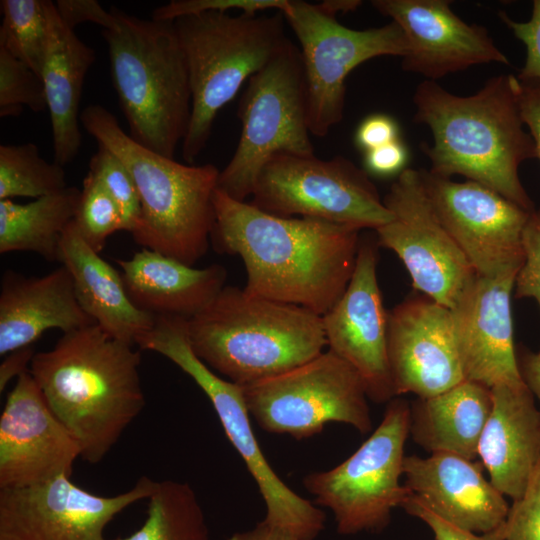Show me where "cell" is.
<instances>
[{"instance_id":"6da1fadb","label":"cell","mask_w":540,"mask_h":540,"mask_svg":"<svg viewBox=\"0 0 540 540\" xmlns=\"http://www.w3.org/2000/svg\"><path fill=\"white\" fill-rule=\"evenodd\" d=\"M214 207L211 241L218 252L242 259L247 292L320 316L342 296L354 272L359 230L269 214L218 188Z\"/></svg>"},{"instance_id":"7a4b0ae2","label":"cell","mask_w":540,"mask_h":540,"mask_svg":"<svg viewBox=\"0 0 540 540\" xmlns=\"http://www.w3.org/2000/svg\"><path fill=\"white\" fill-rule=\"evenodd\" d=\"M518 84L517 76L501 74L475 94L462 97L436 81L424 80L413 96L414 121L432 132L433 144H421L432 173L464 176L532 212L534 205L520 181L519 167L537 158V151L524 128Z\"/></svg>"},{"instance_id":"3957f363","label":"cell","mask_w":540,"mask_h":540,"mask_svg":"<svg viewBox=\"0 0 540 540\" xmlns=\"http://www.w3.org/2000/svg\"><path fill=\"white\" fill-rule=\"evenodd\" d=\"M140 363L139 350L97 324L63 333L53 348L35 353L29 371L86 462L102 461L143 410Z\"/></svg>"},{"instance_id":"277c9868","label":"cell","mask_w":540,"mask_h":540,"mask_svg":"<svg viewBox=\"0 0 540 540\" xmlns=\"http://www.w3.org/2000/svg\"><path fill=\"white\" fill-rule=\"evenodd\" d=\"M80 122L122 161L135 183L141 216L131 233L134 241L194 266L207 253L215 224L218 168L183 164L142 146L102 105L84 108Z\"/></svg>"},{"instance_id":"5b68a950","label":"cell","mask_w":540,"mask_h":540,"mask_svg":"<svg viewBox=\"0 0 540 540\" xmlns=\"http://www.w3.org/2000/svg\"><path fill=\"white\" fill-rule=\"evenodd\" d=\"M187 334L194 353L239 386L295 369L327 346L322 316L227 285L187 320Z\"/></svg>"},{"instance_id":"8992f818","label":"cell","mask_w":540,"mask_h":540,"mask_svg":"<svg viewBox=\"0 0 540 540\" xmlns=\"http://www.w3.org/2000/svg\"><path fill=\"white\" fill-rule=\"evenodd\" d=\"M102 29L110 72L129 135L174 158L192 111L185 56L172 20L143 19L111 7Z\"/></svg>"},{"instance_id":"52a82bcc","label":"cell","mask_w":540,"mask_h":540,"mask_svg":"<svg viewBox=\"0 0 540 540\" xmlns=\"http://www.w3.org/2000/svg\"><path fill=\"white\" fill-rule=\"evenodd\" d=\"M284 15L206 11L173 20L182 47L192 111L182 157L193 164L205 149L214 120L246 79L263 69L289 41Z\"/></svg>"},{"instance_id":"ba28073f","label":"cell","mask_w":540,"mask_h":540,"mask_svg":"<svg viewBox=\"0 0 540 540\" xmlns=\"http://www.w3.org/2000/svg\"><path fill=\"white\" fill-rule=\"evenodd\" d=\"M238 117L239 142L219 173L217 188L235 200L245 201L271 157L279 153L314 154L301 54L290 40L249 78Z\"/></svg>"},{"instance_id":"9c48e42d","label":"cell","mask_w":540,"mask_h":540,"mask_svg":"<svg viewBox=\"0 0 540 540\" xmlns=\"http://www.w3.org/2000/svg\"><path fill=\"white\" fill-rule=\"evenodd\" d=\"M409 435L410 405L395 397L378 427L351 456L330 470L303 478L305 489L315 496L314 504L334 514L339 534L382 531L392 511L411 495L400 483Z\"/></svg>"},{"instance_id":"30bf717a","label":"cell","mask_w":540,"mask_h":540,"mask_svg":"<svg viewBox=\"0 0 540 540\" xmlns=\"http://www.w3.org/2000/svg\"><path fill=\"white\" fill-rule=\"evenodd\" d=\"M145 347L172 361L209 398L228 440L258 486L266 506L264 520L289 531L298 540H315L325 527V513L275 473L253 431L242 387L220 377L194 353L186 321L159 322L147 337Z\"/></svg>"},{"instance_id":"8fae6325","label":"cell","mask_w":540,"mask_h":540,"mask_svg":"<svg viewBox=\"0 0 540 540\" xmlns=\"http://www.w3.org/2000/svg\"><path fill=\"white\" fill-rule=\"evenodd\" d=\"M252 205L280 217H309L357 230H376L393 214L368 173L336 156L279 153L261 169Z\"/></svg>"},{"instance_id":"7c38bea8","label":"cell","mask_w":540,"mask_h":540,"mask_svg":"<svg viewBox=\"0 0 540 540\" xmlns=\"http://www.w3.org/2000/svg\"><path fill=\"white\" fill-rule=\"evenodd\" d=\"M241 387L250 416L269 433L302 440L330 422L351 425L361 434L372 429L361 376L329 349L286 373Z\"/></svg>"},{"instance_id":"4fadbf2b","label":"cell","mask_w":540,"mask_h":540,"mask_svg":"<svg viewBox=\"0 0 540 540\" xmlns=\"http://www.w3.org/2000/svg\"><path fill=\"white\" fill-rule=\"evenodd\" d=\"M295 33L302 59L310 133L326 136L343 118L345 79L359 64L378 56L404 57L408 43L394 21L356 30L340 24L319 4L290 0L282 13Z\"/></svg>"},{"instance_id":"5bb4252c","label":"cell","mask_w":540,"mask_h":540,"mask_svg":"<svg viewBox=\"0 0 540 540\" xmlns=\"http://www.w3.org/2000/svg\"><path fill=\"white\" fill-rule=\"evenodd\" d=\"M383 202L393 220L375 230L377 244L400 258L416 290L452 310L476 273L434 209L419 171L404 169Z\"/></svg>"},{"instance_id":"9a60e30c","label":"cell","mask_w":540,"mask_h":540,"mask_svg":"<svg viewBox=\"0 0 540 540\" xmlns=\"http://www.w3.org/2000/svg\"><path fill=\"white\" fill-rule=\"evenodd\" d=\"M155 484L143 476L123 493L102 496L60 475L31 486L0 489V540H107L109 522L148 499Z\"/></svg>"},{"instance_id":"2e32d148","label":"cell","mask_w":540,"mask_h":540,"mask_svg":"<svg viewBox=\"0 0 540 540\" xmlns=\"http://www.w3.org/2000/svg\"><path fill=\"white\" fill-rule=\"evenodd\" d=\"M419 173L434 209L477 275L519 271L531 212L477 182H455L425 169Z\"/></svg>"},{"instance_id":"e0dca14e","label":"cell","mask_w":540,"mask_h":540,"mask_svg":"<svg viewBox=\"0 0 540 540\" xmlns=\"http://www.w3.org/2000/svg\"><path fill=\"white\" fill-rule=\"evenodd\" d=\"M377 241L361 240L352 277L322 315L327 347L361 376L376 403L396 397L387 353L388 312L377 278Z\"/></svg>"},{"instance_id":"ac0fdd59","label":"cell","mask_w":540,"mask_h":540,"mask_svg":"<svg viewBox=\"0 0 540 540\" xmlns=\"http://www.w3.org/2000/svg\"><path fill=\"white\" fill-rule=\"evenodd\" d=\"M387 353L396 397L428 398L466 380L452 310L425 295L388 312Z\"/></svg>"},{"instance_id":"d6986e66","label":"cell","mask_w":540,"mask_h":540,"mask_svg":"<svg viewBox=\"0 0 540 540\" xmlns=\"http://www.w3.org/2000/svg\"><path fill=\"white\" fill-rule=\"evenodd\" d=\"M80 447L53 413L30 371L8 393L0 416V489L71 476Z\"/></svg>"},{"instance_id":"ffe728a7","label":"cell","mask_w":540,"mask_h":540,"mask_svg":"<svg viewBox=\"0 0 540 540\" xmlns=\"http://www.w3.org/2000/svg\"><path fill=\"white\" fill-rule=\"evenodd\" d=\"M446 0H374L372 6L403 30L408 52L402 68L435 81L470 66L509 65L484 26L459 18Z\"/></svg>"},{"instance_id":"44dd1931","label":"cell","mask_w":540,"mask_h":540,"mask_svg":"<svg viewBox=\"0 0 540 540\" xmlns=\"http://www.w3.org/2000/svg\"><path fill=\"white\" fill-rule=\"evenodd\" d=\"M517 273L476 274L452 309L465 378L488 388L525 384L514 346L511 306Z\"/></svg>"},{"instance_id":"7402d4cb","label":"cell","mask_w":540,"mask_h":540,"mask_svg":"<svg viewBox=\"0 0 540 540\" xmlns=\"http://www.w3.org/2000/svg\"><path fill=\"white\" fill-rule=\"evenodd\" d=\"M483 465L455 454L406 456L404 485L448 523L474 533H488L505 521V496L483 475Z\"/></svg>"},{"instance_id":"603a6c76","label":"cell","mask_w":540,"mask_h":540,"mask_svg":"<svg viewBox=\"0 0 540 540\" xmlns=\"http://www.w3.org/2000/svg\"><path fill=\"white\" fill-rule=\"evenodd\" d=\"M491 392L492 409L477 456L493 486L516 500L540 462V409L526 384L498 385Z\"/></svg>"},{"instance_id":"cb8c5ba5","label":"cell","mask_w":540,"mask_h":540,"mask_svg":"<svg viewBox=\"0 0 540 540\" xmlns=\"http://www.w3.org/2000/svg\"><path fill=\"white\" fill-rule=\"evenodd\" d=\"M96 324L80 306L65 266L43 276L6 270L0 283V355L31 346L49 329Z\"/></svg>"},{"instance_id":"d4e9b609","label":"cell","mask_w":540,"mask_h":540,"mask_svg":"<svg viewBox=\"0 0 540 540\" xmlns=\"http://www.w3.org/2000/svg\"><path fill=\"white\" fill-rule=\"evenodd\" d=\"M116 262L131 302L154 317L188 320L226 286L227 270L220 264L195 268L145 248Z\"/></svg>"},{"instance_id":"484cf974","label":"cell","mask_w":540,"mask_h":540,"mask_svg":"<svg viewBox=\"0 0 540 540\" xmlns=\"http://www.w3.org/2000/svg\"><path fill=\"white\" fill-rule=\"evenodd\" d=\"M58 262L69 271L82 309L107 334L134 346L153 328L155 317L131 302L121 273L85 242L74 220L63 233Z\"/></svg>"},{"instance_id":"4316f807","label":"cell","mask_w":540,"mask_h":540,"mask_svg":"<svg viewBox=\"0 0 540 540\" xmlns=\"http://www.w3.org/2000/svg\"><path fill=\"white\" fill-rule=\"evenodd\" d=\"M49 18L41 78L50 114L54 161L64 166L75 159L81 146L79 105L95 51L65 24L53 2Z\"/></svg>"},{"instance_id":"83f0119b","label":"cell","mask_w":540,"mask_h":540,"mask_svg":"<svg viewBox=\"0 0 540 540\" xmlns=\"http://www.w3.org/2000/svg\"><path fill=\"white\" fill-rule=\"evenodd\" d=\"M492 409V392L480 383L464 380L410 406V435L421 448L470 460Z\"/></svg>"},{"instance_id":"f1b7e54d","label":"cell","mask_w":540,"mask_h":540,"mask_svg":"<svg viewBox=\"0 0 540 540\" xmlns=\"http://www.w3.org/2000/svg\"><path fill=\"white\" fill-rule=\"evenodd\" d=\"M81 190L66 188L25 204L0 200V253L33 252L58 261L64 231L74 220Z\"/></svg>"},{"instance_id":"f546056e","label":"cell","mask_w":540,"mask_h":540,"mask_svg":"<svg viewBox=\"0 0 540 540\" xmlns=\"http://www.w3.org/2000/svg\"><path fill=\"white\" fill-rule=\"evenodd\" d=\"M139 529L114 540H209L205 514L186 482L156 481Z\"/></svg>"},{"instance_id":"4dcf8cb0","label":"cell","mask_w":540,"mask_h":540,"mask_svg":"<svg viewBox=\"0 0 540 540\" xmlns=\"http://www.w3.org/2000/svg\"><path fill=\"white\" fill-rule=\"evenodd\" d=\"M66 187L63 166L43 159L35 144L0 146V200L37 199Z\"/></svg>"},{"instance_id":"1f68e13d","label":"cell","mask_w":540,"mask_h":540,"mask_svg":"<svg viewBox=\"0 0 540 540\" xmlns=\"http://www.w3.org/2000/svg\"><path fill=\"white\" fill-rule=\"evenodd\" d=\"M48 0H2L0 47L26 63L40 77L49 39Z\"/></svg>"},{"instance_id":"d6a6232c","label":"cell","mask_w":540,"mask_h":540,"mask_svg":"<svg viewBox=\"0 0 540 540\" xmlns=\"http://www.w3.org/2000/svg\"><path fill=\"white\" fill-rule=\"evenodd\" d=\"M74 222L82 238L97 253L113 233L124 230L119 207L90 172L82 182Z\"/></svg>"},{"instance_id":"836d02e7","label":"cell","mask_w":540,"mask_h":540,"mask_svg":"<svg viewBox=\"0 0 540 540\" xmlns=\"http://www.w3.org/2000/svg\"><path fill=\"white\" fill-rule=\"evenodd\" d=\"M24 107L47 108L42 78L26 63L0 47V116L17 117Z\"/></svg>"},{"instance_id":"e575fe53","label":"cell","mask_w":540,"mask_h":540,"mask_svg":"<svg viewBox=\"0 0 540 540\" xmlns=\"http://www.w3.org/2000/svg\"><path fill=\"white\" fill-rule=\"evenodd\" d=\"M94 175L120 209L124 231L132 233L141 216V203L135 183L122 161L108 148L98 144L89 162Z\"/></svg>"},{"instance_id":"d590c367","label":"cell","mask_w":540,"mask_h":540,"mask_svg":"<svg viewBox=\"0 0 540 540\" xmlns=\"http://www.w3.org/2000/svg\"><path fill=\"white\" fill-rule=\"evenodd\" d=\"M503 540H540V462L500 527Z\"/></svg>"},{"instance_id":"8d00e7d4","label":"cell","mask_w":540,"mask_h":540,"mask_svg":"<svg viewBox=\"0 0 540 540\" xmlns=\"http://www.w3.org/2000/svg\"><path fill=\"white\" fill-rule=\"evenodd\" d=\"M290 0H173L156 8L152 18L159 20H175L178 17L198 14L206 11L229 12L256 15L262 11H279L283 13Z\"/></svg>"},{"instance_id":"74e56055","label":"cell","mask_w":540,"mask_h":540,"mask_svg":"<svg viewBox=\"0 0 540 540\" xmlns=\"http://www.w3.org/2000/svg\"><path fill=\"white\" fill-rule=\"evenodd\" d=\"M522 245L524 260L515 279V296L533 298L540 308V209L530 213Z\"/></svg>"},{"instance_id":"f35d334b","label":"cell","mask_w":540,"mask_h":540,"mask_svg":"<svg viewBox=\"0 0 540 540\" xmlns=\"http://www.w3.org/2000/svg\"><path fill=\"white\" fill-rule=\"evenodd\" d=\"M498 16L526 48L525 63L517 77L540 80V0L533 1L528 21H516L504 11H499Z\"/></svg>"},{"instance_id":"ab89813d","label":"cell","mask_w":540,"mask_h":540,"mask_svg":"<svg viewBox=\"0 0 540 540\" xmlns=\"http://www.w3.org/2000/svg\"><path fill=\"white\" fill-rule=\"evenodd\" d=\"M402 508L424 522L433 533L434 540H503L501 526L483 534L461 529L443 520L412 494L404 502Z\"/></svg>"},{"instance_id":"60d3db41","label":"cell","mask_w":540,"mask_h":540,"mask_svg":"<svg viewBox=\"0 0 540 540\" xmlns=\"http://www.w3.org/2000/svg\"><path fill=\"white\" fill-rule=\"evenodd\" d=\"M398 126L394 119L385 114H374L365 118L358 126L355 142L364 152L398 140Z\"/></svg>"},{"instance_id":"b9f144b4","label":"cell","mask_w":540,"mask_h":540,"mask_svg":"<svg viewBox=\"0 0 540 540\" xmlns=\"http://www.w3.org/2000/svg\"><path fill=\"white\" fill-rule=\"evenodd\" d=\"M364 155L365 171L379 177L399 175L408 159L407 149L399 139L364 152Z\"/></svg>"},{"instance_id":"7bdbcfd3","label":"cell","mask_w":540,"mask_h":540,"mask_svg":"<svg viewBox=\"0 0 540 540\" xmlns=\"http://www.w3.org/2000/svg\"><path fill=\"white\" fill-rule=\"evenodd\" d=\"M55 5L62 20L73 30L84 22L94 23L105 29L112 20L110 10H105L95 0H58Z\"/></svg>"},{"instance_id":"ee69618b","label":"cell","mask_w":540,"mask_h":540,"mask_svg":"<svg viewBox=\"0 0 540 540\" xmlns=\"http://www.w3.org/2000/svg\"><path fill=\"white\" fill-rule=\"evenodd\" d=\"M518 78V77H517ZM519 108L540 160V80L518 78Z\"/></svg>"},{"instance_id":"f6af8a7d","label":"cell","mask_w":540,"mask_h":540,"mask_svg":"<svg viewBox=\"0 0 540 540\" xmlns=\"http://www.w3.org/2000/svg\"><path fill=\"white\" fill-rule=\"evenodd\" d=\"M35 353L31 345L12 351L4 356L0 365V392H3L12 378L16 377L17 379L20 375L29 371Z\"/></svg>"},{"instance_id":"bcb514c9","label":"cell","mask_w":540,"mask_h":540,"mask_svg":"<svg viewBox=\"0 0 540 540\" xmlns=\"http://www.w3.org/2000/svg\"><path fill=\"white\" fill-rule=\"evenodd\" d=\"M228 540H298V538L289 531L263 520L251 530L234 533Z\"/></svg>"},{"instance_id":"7dc6e473","label":"cell","mask_w":540,"mask_h":540,"mask_svg":"<svg viewBox=\"0 0 540 540\" xmlns=\"http://www.w3.org/2000/svg\"><path fill=\"white\" fill-rule=\"evenodd\" d=\"M519 367L525 384L540 403V350L536 353L525 352Z\"/></svg>"},{"instance_id":"c3c4849f","label":"cell","mask_w":540,"mask_h":540,"mask_svg":"<svg viewBox=\"0 0 540 540\" xmlns=\"http://www.w3.org/2000/svg\"><path fill=\"white\" fill-rule=\"evenodd\" d=\"M324 9L333 15L356 10L362 1L359 0H326L320 3Z\"/></svg>"}]
</instances>
